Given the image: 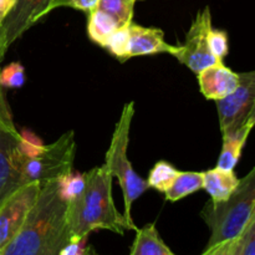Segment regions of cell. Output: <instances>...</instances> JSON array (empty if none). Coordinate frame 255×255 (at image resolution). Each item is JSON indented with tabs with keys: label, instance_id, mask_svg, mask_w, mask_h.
Returning <instances> with one entry per match:
<instances>
[{
	"label": "cell",
	"instance_id": "obj_12",
	"mask_svg": "<svg viewBox=\"0 0 255 255\" xmlns=\"http://www.w3.org/2000/svg\"><path fill=\"white\" fill-rule=\"evenodd\" d=\"M177 46L164 40V34L157 27H144L132 21L129 24V57L156 54H176Z\"/></svg>",
	"mask_w": 255,
	"mask_h": 255
},
{
	"label": "cell",
	"instance_id": "obj_21",
	"mask_svg": "<svg viewBox=\"0 0 255 255\" xmlns=\"http://www.w3.org/2000/svg\"><path fill=\"white\" fill-rule=\"evenodd\" d=\"M25 84V69L20 62H11L0 70V86L20 89Z\"/></svg>",
	"mask_w": 255,
	"mask_h": 255
},
{
	"label": "cell",
	"instance_id": "obj_13",
	"mask_svg": "<svg viewBox=\"0 0 255 255\" xmlns=\"http://www.w3.org/2000/svg\"><path fill=\"white\" fill-rule=\"evenodd\" d=\"M239 181L234 171L219 168L202 172V188L206 189L213 202L226 201L238 187Z\"/></svg>",
	"mask_w": 255,
	"mask_h": 255
},
{
	"label": "cell",
	"instance_id": "obj_27",
	"mask_svg": "<svg viewBox=\"0 0 255 255\" xmlns=\"http://www.w3.org/2000/svg\"><path fill=\"white\" fill-rule=\"evenodd\" d=\"M15 2H16V0H0V25L2 24V21L10 14Z\"/></svg>",
	"mask_w": 255,
	"mask_h": 255
},
{
	"label": "cell",
	"instance_id": "obj_6",
	"mask_svg": "<svg viewBox=\"0 0 255 255\" xmlns=\"http://www.w3.org/2000/svg\"><path fill=\"white\" fill-rule=\"evenodd\" d=\"M219 125L223 137L244 128H253L255 124V72L239 74L238 87L228 96L217 100Z\"/></svg>",
	"mask_w": 255,
	"mask_h": 255
},
{
	"label": "cell",
	"instance_id": "obj_30",
	"mask_svg": "<svg viewBox=\"0 0 255 255\" xmlns=\"http://www.w3.org/2000/svg\"><path fill=\"white\" fill-rule=\"evenodd\" d=\"M136 1H142V0H136Z\"/></svg>",
	"mask_w": 255,
	"mask_h": 255
},
{
	"label": "cell",
	"instance_id": "obj_14",
	"mask_svg": "<svg viewBox=\"0 0 255 255\" xmlns=\"http://www.w3.org/2000/svg\"><path fill=\"white\" fill-rule=\"evenodd\" d=\"M136 232L129 255H176L162 241L154 224H147Z\"/></svg>",
	"mask_w": 255,
	"mask_h": 255
},
{
	"label": "cell",
	"instance_id": "obj_5",
	"mask_svg": "<svg viewBox=\"0 0 255 255\" xmlns=\"http://www.w3.org/2000/svg\"><path fill=\"white\" fill-rule=\"evenodd\" d=\"M75 152V134L74 131H69L54 143L42 147L35 156L27 157L24 154L21 166L22 184L31 182L44 184L70 176L74 167Z\"/></svg>",
	"mask_w": 255,
	"mask_h": 255
},
{
	"label": "cell",
	"instance_id": "obj_19",
	"mask_svg": "<svg viewBox=\"0 0 255 255\" xmlns=\"http://www.w3.org/2000/svg\"><path fill=\"white\" fill-rule=\"evenodd\" d=\"M136 0H100L97 7L111 15L120 26H126L132 22Z\"/></svg>",
	"mask_w": 255,
	"mask_h": 255
},
{
	"label": "cell",
	"instance_id": "obj_18",
	"mask_svg": "<svg viewBox=\"0 0 255 255\" xmlns=\"http://www.w3.org/2000/svg\"><path fill=\"white\" fill-rule=\"evenodd\" d=\"M178 172V169L169 162H157L148 174V179H147L148 188H153L156 191L161 192V193H164L171 187V184L173 183Z\"/></svg>",
	"mask_w": 255,
	"mask_h": 255
},
{
	"label": "cell",
	"instance_id": "obj_29",
	"mask_svg": "<svg viewBox=\"0 0 255 255\" xmlns=\"http://www.w3.org/2000/svg\"><path fill=\"white\" fill-rule=\"evenodd\" d=\"M82 255H99V254L95 252V249L92 248V247H85L84 253H82Z\"/></svg>",
	"mask_w": 255,
	"mask_h": 255
},
{
	"label": "cell",
	"instance_id": "obj_28",
	"mask_svg": "<svg viewBox=\"0 0 255 255\" xmlns=\"http://www.w3.org/2000/svg\"><path fill=\"white\" fill-rule=\"evenodd\" d=\"M6 51L7 50L4 45V34H2V27L1 25H0V62H1L2 57L5 56Z\"/></svg>",
	"mask_w": 255,
	"mask_h": 255
},
{
	"label": "cell",
	"instance_id": "obj_25",
	"mask_svg": "<svg viewBox=\"0 0 255 255\" xmlns=\"http://www.w3.org/2000/svg\"><path fill=\"white\" fill-rule=\"evenodd\" d=\"M238 238L233 239V241L224 242V243L211 247V248H206V251L201 255H237V252H238Z\"/></svg>",
	"mask_w": 255,
	"mask_h": 255
},
{
	"label": "cell",
	"instance_id": "obj_15",
	"mask_svg": "<svg viewBox=\"0 0 255 255\" xmlns=\"http://www.w3.org/2000/svg\"><path fill=\"white\" fill-rule=\"evenodd\" d=\"M252 128H244L231 136L223 137V148L217 162V168L223 171H234L242 156L244 146L247 143Z\"/></svg>",
	"mask_w": 255,
	"mask_h": 255
},
{
	"label": "cell",
	"instance_id": "obj_4",
	"mask_svg": "<svg viewBox=\"0 0 255 255\" xmlns=\"http://www.w3.org/2000/svg\"><path fill=\"white\" fill-rule=\"evenodd\" d=\"M133 115L134 102L131 101L124 106L119 122L115 127L111 143L105 157V164L110 169L112 177H116L119 179L120 187L124 193V217L129 224L136 226L131 216L132 204L148 189V184H147V181H144L136 173L127 157L129 131H131Z\"/></svg>",
	"mask_w": 255,
	"mask_h": 255
},
{
	"label": "cell",
	"instance_id": "obj_3",
	"mask_svg": "<svg viewBox=\"0 0 255 255\" xmlns=\"http://www.w3.org/2000/svg\"><path fill=\"white\" fill-rule=\"evenodd\" d=\"M202 218L211 229L207 248L238 238L255 217V168L239 181L226 201H211L204 206Z\"/></svg>",
	"mask_w": 255,
	"mask_h": 255
},
{
	"label": "cell",
	"instance_id": "obj_23",
	"mask_svg": "<svg viewBox=\"0 0 255 255\" xmlns=\"http://www.w3.org/2000/svg\"><path fill=\"white\" fill-rule=\"evenodd\" d=\"M237 255H255V217L239 236Z\"/></svg>",
	"mask_w": 255,
	"mask_h": 255
},
{
	"label": "cell",
	"instance_id": "obj_11",
	"mask_svg": "<svg viewBox=\"0 0 255 255\" xmlns=\"http://www.w3.org/2000/svg\"><path fill=\"white\" fill-rule=\"evenodd\" d=\"M201 92L207 100H221L231 95L238 87L239 74L226 66L223 62H217L198 72Z\"/></svg>",
	"mask_w": 255,
	"mask_h": 255
},
{
	"label": "cell",
	"instance_id": "obj_7",
	"mask_svg": "<svg viewBox=\"0 0 255 255\" xmlns=\"http://www.w3.org/2000/svg\"><path fill=\"white\" fill-rule=\"evenodd\" d=\"M212 29V15L209 6L197 14L192 21L191 27L186 34L183 45L177 46L173 55L181 64L198 74L206 67L217 64L218 61L211 52L208 46V31Z\"/></svg>",
	"mask_w": 255,
	"mask_h": 255
},
{
	"label": "cell",
	"instance_id": "obj_8",
	"mask_svg": "<svg viewBox=\"0 0 255 255\" xmlns=\"http://www.w3.org/2000/svg\"><path fill=\"white\" fill-rule=\"evenodd\" d=\"M24 153L16 127L0 121V207L22 184Z\"/></svg>",
	"mask_w": 255,
	"mask_h": 255
},
{
	"label": "cell",
	"instance_id": "obj_10",
	"mask_svg": "<svg viewBox=\"0 0 255 255\" xmlns=\"http://www.w3.org/2000/svg\"><path fill=\"white\" fill-rule=\"evenodd\" d=\"M55 0H16L14 7L2 21L4 45L6 50L26 30L52 10Z\"/></svg>",
	"mask_w": 255,
	"mask_h": 255
},
{
	"label": "cell",
	"instance_id": "obj_22",
	"mask_svg": "<svg viewBox=\"0 0 255 255\" xmlns=\"http://www.w3.org/2000/svg\"><path fill=\"white\" fill-rule=\"evenodd\" d=\"M208 46L213 56L218 61H223L224 57L228 55L229 51L228 34H227V31L212 27L208 31Z\"/></svg>",
	"mask_w": 255,
	"mask_h": 255
},
{
	"label": "cell",
	"instance_id": "obj_1",
	"mask_svg": "<svg viewBox=\"0 0 255 255\" xmlns=\"http://www.w3.org/2000/svg\"><path fill=\"white\" fill-rule=\"evenodd\" d=\"M67 203L62 194L61 179L41 184L21 229L0 255H59L72 242Z\"/></svg>",
	"mask_w": 255,
	"mask_h": 255
},
{
	"label": "cell",
	"instance_id": "obj_2",
	"mask_svg": "<svg viewBox=\"0 0 255 255\" xmlns=\"http://www.w3.org/2000/svg\"><path fill=\"white\" fill-rule=\"evenodd\" d=\"M112 178L106 164L84 174L81 191L67 203V223L72 242L86 241L89 234L97 229H106L120 236L125 231L138 229L117 211L112 198Z\"/></svg>",
	"mask_w": 255,
	"mask_h": 255
},
{
	"label": "cell",
	"instance_id": "obj_26",
	"mask_svg": "<svg viewBox=\"0 0 255 255\" xmlns=\"http://www.w3.org/2000/svg\"><path fill=\"white\" fill-rule=\"evenodd\" d=\"M0 121L6 125H10V126H15L14 121H12L11 111L9 109V104H7L6 99H5L1 86H0Z\"/></svg>",
	"mask_w": 255,
	"mask_h": 255
},
{
	"label": "cell",
	"instance_id": "obj_20",
	"mask_svg": "<svg viewBox=\"0 0 255 255\" xmlns=\"http://www.w3.org/2000/svg\"><path fill=\"white\" fill-rule=\"evenodd\" d=\"M104 49L109 50L121 62L131 59L129 57V25L120 26L109 37Z\"/></svg>",
	"mask_w": 255,
	"mask_h": 255
},
{
	"label": "cell",
	"instance_id": "obj_24",
	"mask_svg": "<svg viewBox=\"0 0 255 255\" xmlns=\"http://www.w3.org/2000/svg\"><path fill=\"white\" fill-rule=\"evenodd\" d=\"M99 1L100 0H55L54 4H52V10L56 9V7L69 6L89 14L92 10L96 9Z\"/></svg>",
	"mask_w": 255,
	"mask_h": 255
},
{
	"label": "cell",
	"instance_id": "obj_16",
	"mask_svg": "<svg viewBox=\"0 0 255 255\" xmlns=\"http://www.w3.org/2000/svg\"><path fill=\"white\" fill-rule=\"evenodd\" d=\"M120 27L119 22L109 15L96 7L89 12V21H87V34L89 37L99 46L105 47L109 37Z\"/></svg>",
	"mask_w": 255,
	"mask_h": 255
},
{
	"label": "cell",
	"instance_id": "obj_17",
	"mask_svg": "<svg viewBox=\"0 0 255 255\" xmlns=\"http://www.w3.org/2000/svg\"><path fill=\"white\" fill-rule=\"evenodd\" d=\"M202 189V172H178L173 183L164 192L166 199L177 202Z\"/></svg>",
	"mask_w": 255,
	"mask_h": 255
},
{
	"label": "cell",
	"instance_id": "obj_9",
	"mask_svg": "<svg viewBox=\"0 0 255 255\" xmlns=\"http://www.w3.org/2000/svg\"><path fill=\"white\" fill-rule=\"evenodd\" d=\"M41 189L39 182L20 187L0 207V252L14 239L21 229L30 209L36 202Z\"/></svg>",
	"mask_w": 255,
	"mask_h": 255
}]
</instances>
